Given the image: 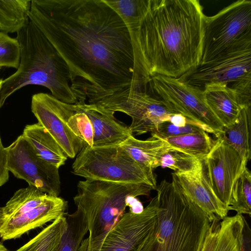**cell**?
Listing matches in <instances>:
<instances>
[{"instance_id":"32","label":"cell","mask_w":251,"mask_h":251,"mask_svg":"<svg viewBox=\"0 0 251 251\" xmlns=\"http://www.w3.org/2000/svg\"><path fill=\"white\" fill-rule=\"evenodd\" d=\"M202 130L205 131L202 127L192 121L184 126H177L169 121H166L160 123L158 126L157 131L151 133V136L163 138L195 133Z\"/></svg>"},{"instance_id":"29","label":"cell","mask_w":251,"mask_h":251,"mask_svg":"<svg viewBox=\"0 0 251 251\" xmlns=\"http://www.w3.org/2000/svg\"><path fill=\"white\" fill-rule=\"evenodd\" d=\"M238 214H251V173L246 167L234 182L231 192L229 210Z\"/></svg>"},{"instance_id":"11","label":"cell","mask_w":251,"mask_h":251,"mask_svg":"<svg viewBox=\"0 0 251 251\" xmlns=\"http://www.w3.org/2000/svg\"><path fill=\"white\" fill-rule=\"evenodd\" d=\"M31 111L38 123L54 138L68 157H75L85 145L75 126L74 104L39 93L31 99Z\"/></svg>"},{"instance_id":"8","label":"cell","mask_w":251,"mask_h":251,"mask_svg":"<svg viewBox=\"0 0 251 251\" xmlns=\"http://www.w3.org/2000/svg\"><path fill=\"white\" fill-rule=\"evenodd\" d=\"M147 84L112 94L94 104L110 114L119 111L130 116L132 122L128 127L132 134L155 133L160 123L169 121L172 115L177 113L148 93Z\"/></svg>"},{"instance_id":"14","label":"cell","mask_w":251,"mask_h":251,"mask_svg":"<svg viewBox=\"0 0 251 251\" xmlns=\"http://www.w3.org/2000/svg\"><path fill=\"white\" fill-rule=\"evenodd\" d=\"M201 162L211 188L229 210L233 184L247 167L248 162L219 139L215 140L210 151Z\"/></svg>"},{"instance_id":"1","label":"cell","mask_w":251,"mask_h":251,"mask_svg":"<svg viewBox=\"0 0 251 251\" xmlns=\"http://www.w3.org/2000/svg\"><path fill=\"white\" fill-rule=\"evenodd\" d=\"M28 17L67 64L77 102L144 83L129 31L104 0H31Z\"/></svg>"},{"instance_id":"16","label":"cell","mask_w":251,"mask_h":251,"mask_svg":"<svg viewBox=\"0 0 251 251\" xmlns=\"http://www.w3.org/2000/svg\"><path fill=\"white\" fill-rule=\"evenodd\" d=\"M188 196L208 216L211 222L226 216L228 208L217 197L202 170L191 173H173Z\"/></svg>"},{"instance_id":"24","label":"cell","mask_w":251,"mask_h":251,"mask_svg":"<svg viewBox=\"0 0 251 251\" xmlns=\"http://www.w3.org/2000/svg\"><path fill=\"white\" fill-rule=\"evenodd\" d=\"M48 196L32 185L19 189L5 206L2 207L4 222L9 218L18 216L39 206Z\"/></svg>"},{"instance_id":"38","label":"cell","mask_w":251,"mask_h":251,"mask_svg":"<svg viewBox=\"0 0 251 251\" xmlns=\"http://www.w3.org/2000/svg\"><path fill=\"white\" fill-rule=\"evenodd\" d=\"M191 121L180 114H175L171 116L169 122L177 126H184Z\"/></svg>"},{"instance_id":"39","label":"cell","mask_w":251,"mask_h":251,"mask_svg":"<svg viewBox=\"0 0 251 251\" xmlns=\"http://www.w3.org/2000/svg\"><path fill=\"white\" fill-rule=\"evenodd\" d=\"M4 222V218L2 214V207H0V226Z\"/></svg>"},{"instance_id":"25","label":"cell","mask_w":251,"mask_h":251,"mask_svg":"<svg viewBox=\"0 0 251 251\" xmlns=\"http://www.w3.org/2000/svg\"><path fill=\"white\" fill-rule=\"evenodd\" d=\"M66 215L53 221L16 251H54L67 227Z\"/></svg>"},{"instance_id":"7","label":"cell","mask_w":251,"mask_h":251,"mask_svg":"<svg viewBox=\"0 0 251 251\" xmlns=\"http://www.w3.org/2000/svg\"><path fill=\"white\" fill-rule=\"evenodd\" d=\"M177 78L202 92L205 87L214 84L226 85L236 90L251 81V38L200 63Z\"/></svg>"},{"instance_id":"36","label":"cell","mask_w":251,"mask_h":251,"mask_svg":"<svg viewBox=\"0 0 251 251\" xmlns=\"http://www.w3.org/2000/svg\"><path fill=\"white\" fill-rule=\"evenodd\" d=\"M240 251H251V230L245 219L242 231Z\"/></svg>"},{"instance_id":"21","label":"cell","mask_w":251,"mask_h":251,"mask_svg":"<svg viewBox=\"0 0 251 251\" xmlns=\"http://www.w3.org/2000/svg\"><path fill=\"white\" fill-rule=\"evenodd\" d=\"M251 107L243 108L232 124L224 126L215 136L234 149L248 162L251 158Z\"/></svg>"},{"instance_id":"9","label":"cell","mask_w":251,"mask_h":251,"mask_svg":"<svg viewBox=\"0 0 251 251\" xmlns=\"http://www.w3.org/2000/svg\"><path fill=\"white\" fill-rule=\"evenodd\" d=\"M251 37V1L239 0L206 16L200 63Z\"/></svg>"},{"instance_id":"15","label":"cell","mask_w":251,"mask_h":251,"mask_svg":"<svg viewBox=\"0 0 251 251\" xmlns=\"http://www.w3.org/2000/svg\"><path fill=\"white\" fill-rule=\"evenodd\" d=\"M67 209L68 202L64 199L49 195L39 206L6 219L0 226V237L3 241L19 238L30 230L64 216Z\"/></svg>"},{"instance_id":"27","label":"cell","mask_w":251,"mask_h":251,"mask_svg":"<svg viewBox=\"0 0 251 251\" xmlns=\"http://www.w3.org/2000/svg\"><path fill=\"white\" fill-rule=\"evenodd\" d=\"M121 17L126 25L130 37L136 31L145 16L150 0H104Z\"/></svg>"},{"instance_id":"22","label":"cell","mask_w":251,"mask_h":251,"mask_svg":"<svg viewBox=\"0 0 251 251\" xmlns=\"http://www.w3.org/2000/svg\"><path fill=\"white\" fill-rule=\"evenodd\" d=\"M31 0H0V31L18 32L29 23Z\"/></svg>"},{"instance_id":"31","label":"cell","mask_w":251,"mask_h":251,"mask_svg":"<svg viewBox=\"0 0 251 251\" xmlns=\"http://www.w3.org/2000/svg\"><path fill=\"white\" fill-rule=\"evenodd\" d=\"M20 60V47L16 38L0 32V67L18 69Z\"/></svg>"},{"instance_id":"5","label":"cell","mask_w":251,"mask_h":251,"mask_svg":"<svg viewBox=\"0 0 251 251\" xmlns=\"http://www.w3.org/2000/svg\"><path fill=\"white\" fill-rule=\"evenodd\" d=\"M77 190L74 201L89 232L77 251H99L107 233L125 213L129 199L149 196L154 189L143 184L85 179L78 182Z\"/></svg>"},{"instance_id":"23","label":"cell","mask_w":251,"mask_h":251,"mask_svg":"<svg viewBox=\"0 0 251 251\" xmlns=\"http://www.w3.org/2000/svg\"><path fill=\"white\" fill-rule=\"evenodd\" d=\"M161 139L167 142L174 150L201 161L209 153L215 142L204 130Z\"/></svg>"},{"instance_id":"30","label":"cell","mask_w":251,"mask_h":251,"mask_svg":"<svg viewBox=\"0 0 251 251\" xmlns=\"http://www.w3.org/2000/svg\"><path fill=\"white\" fill-rule=\"evenodd\" d=\"M160 167L171 169L176 173L186 174L202 170V164L201 160L174 149L163 155Z\"/></svg>"},{"instance_id":"2","label":"cell","mask_w":251,"mask_h":251,"mask_svg":"<svg viewBox=\"0 0 251 251\" xmlns=\"http://www.w3.org/2000/svg\"><path fill=\"white\" fill-rule=\"evenodd\" d=\"M206 16L198 0H150L131 37L142 77L177 78L201 61Z\"/></svg>"},{"instance_id":"28","label":"cell","mask_w":251,"mask_h":251,"mask_svg":"<svg viewBox=\"0 0 251 251\" xmlns=\"http://www.w3.org/2000/svg\"><path fill=\"white\" fill-rule=\"evenodd\" d=\"M67 227L57 248L54 251H77L88 231V225L82 213L76 210L66 215Z\"/></svg>"},{"instance_id":"6","label":"cell","mask_w":251,"mask_h":251,"mask_svg":"<svg viewBox=\"0 0 251 251\" xmlns=\"http://www.w3.org/2000/svg\"><path fill=\"white\" fill-rule=\"evenodd\" d=\"M72 173L85 179L148 185L156 189L153 170L135 161L119 145H85L72 165Z\"/></svg>"},{"instance_id":"3","label":"cell","mask_w":251,"mask_h":251,"mask_svg":"<svg viewBox=\"0 0 251 251\" xmlns=\"http://www.w3.org/2000/svg\"><path fill=\"white\" fill-rule=\"evenodd\" d=\"M172 176L157 186L156 227L140 251H201L212 222Z\"/></svg>"},{"instance_id":"34","label":"cell","mask_w":251,"mask_h":251,"mask_svg":"<svg viewBox=\"0 0 251 251\" xmlns=\"http://www.w3.org/2000/svg\"><path fill=\"white\" fill-rule=\"evenodd\" d=\"M219 224L220 221H219L215 220L212 222L201 251H214Z\"/></svg>"},{"instance_id":"42","label":"cell","mask_w":251,"mask_h":251,"mask_svg":"<svg viewBox=\"0 0 251 251\" xmlns=\"http://www.w3.org/2000/svg\"><path fill=\"white\" fill-rule=\"evenodd\" d=\"M1 69V68L0 67V69Z\"/></svg>"},{"instance_id":"4","label":"cell","mask_w":251,"mask_h":251,"mask_svg":"<svg viewBox=\"0 0 251 251\" xmlns=\"http://www.w3.org/2000/svg\"><path fill=\"white\" fill-rule=\"evenodd\" d=\"M17 33L20 47L19 66L14 74L2 80L0 108L13 93L30 84L48 88L53 96L63 102L77 103L69 84V67L44 34L30 20Z\"/></svg>"},{"instance_id":"17","label":"cell","mask_w":251,"mask_h":251,"mask_svg":"<svg viewBox=\"0 0 251 251\" xmlns=\"http://www.w3.org/2000/svg\"><path fill=\"white\" fill-rule=\"evenodd\" d=\"M77 103L92 125L93 147L119 145L132 134L128 126L117 120L114 115L101 110L96 104Z\"/></svg>"},{"instance_id":"41","label":"cell","mask_w":251,"mask_h":251,"mask_svg":"<svg viewBox=\"0 0 251 251\" xmlns=\"http://www.w3.org/2000/svg\"><path fill=\"white\" fill-rule=\"evenodd\" d=\"M2 80H3L2 79H0V88H1V84H2Z\"/></svg>"},{"instance_id":"40","label":"cell","mask_w":251,"mask_h":251,"mask_svg":"<svg viewBox=\"0 0 251 251\" xmlns=\"http://www.w3.org/2000/svg\"><path fill=\"white\" fill-rule=\"evenodd\" d=\"M0 251H10L8 250L1 242H0Z\"/></svg>"},{"instance_id":"20","label":"cell","mask_w":251,"mask_h":251,"mask_svg":"<svg viewBox=\"0 0 251 251\" xmlns=\"http://www.w3.org/2000/svg\"><path fill=\"white\" fill-rule=\"evenodd\" d=\"M206 102L224 126L232 124L242 108L238 103L234 91L224 84H214L203 90Z\"/></svg>"},{"instance_id":"26","label":"cell","mask_w":251,"mask_h":251,"mask_svg":"<svg viewBox=\"0 0 251 251\" xmlns=\"http://www.w3.org/2000/svg\"><path fill=\"white\" fill-rule=\"evenodd\" d=\"M244 220L236 214L220 222L214 251H240Z\"/></svg>"},{"instance_id":"33","label":"cell","mask_w":251,"mask_h":251,"mask_svg":"<svg viewBox=\"0 0 251 251\" xmlns=\"http://www.w3.org/2000/svg\"><path fill=\"white\" fill-rule=\"evenodd\" d=\"M75 106V122L77 131L85 145L93 147V128L91 122L86 114L76 103Z\"/></svg>"},{"instance_id":"19","label":"cell","mask_w":251,"mask_h":251,"mask_svg":"<svg viewBox=\"0 0 251 251\" xmlns=\"http://www.w3.org/2000/svg\"><path fill=\"white\" fill-rule=\"evenodd\" d=\"M22 135L41 158L58 169L65 164L67 156L54 138L39 123L26 125Z\"/></svg>"},{"instance_id":"35","label":"cell","mask_w":251,"mask_h":251,"mask_svg":"<svg viewBox=\"0 0 251 251\" xmlns=\"http://www.w3.org/2000/svg\"><path fill=\"white\" fill-rule=\"evenodd\" d=\"M9 172L7 151L2 144L0 137V187L8 180Z\"/></svg>"},{"instance_id":"18","label":"cell","mask_w":251,"mask_h":251,"mask_svg":"<svg viewBox=\"0 0 251 251\" xmlns=\"http://www.w3.org/2000/svg\"><path fill=\"white\" fill-rule=\"evenodd\" d=\"M119 146L137 162L153 170L160 166L161 158L165 153L174 150L160 138L151 136L142 140L132 134Z\"/></svg>"},{"instance_id":"10","label":"cell","mask_w":251,"mask_h":251,"mask_svg":"<svg viewBox=\"0 0 251 251\" xmlns=\"http://www.w3.org/2000/svg\"><path fill=\"white\" fill-rule=\"evenodd\" d=\"M148 84L153 95L176 113L202 127L206 132L215 135L224 127L207 105L203 92L177 78L160 75L151 76Z\"/></svg>"},{"instance_id":"12","label":"cell","mask_w":251,"mask_h":251,"mask_svg":"<svg viewBox=\"0 0 251 251\" xmlns=\"http://www.w3.org/2000/svg\"><path fill=\"white\" fill-rule=\"evenodd\" d=\"M5 149L8 170L15 177L49 195L59 197V169L39 157L22 135Z\"/></svg>"},{"instance_id":"13","label":"cell","mask_w":251,"mask_h":251,"mask_svg":"<svg viewBox=\"0 0 251 251\" xmlns=\"http://www.w3.org/2000/svg\"><path fill=\"white\" fill-rule=\"evenodd\" d=\"M158 211L156 195L141 213H125L107 233L99 251H140L155 230Z\"/></svg>"},{"instance_id":"37","label":"cell","mask_w":251,"mask_h":251,"mask_svg":"<svg viewBox=\"0 0 251 251\" xmlns=\"http://www.w3.org/2000/svg\"><path fill=\"white\" fill-rule=\"evenodd\" d=\"M128 206L129 207V211L134 214L140 213L144 209L141 201L134 197L129 199Z\"/></svg>"}]
</instances>
